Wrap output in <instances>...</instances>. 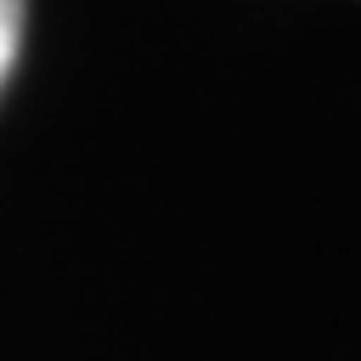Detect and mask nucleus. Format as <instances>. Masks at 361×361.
I'll list each match as a JSON object with an SVG mask.
<instances>
[{
  "instance_id": "obj_1",
  "label": "nucleus",
  "mask_w": 361,
  "mask_h": 361,
  "mask_svg": "<svg viewBox=\"0 0 361 361\" xmlns=\"http://www.w3.org/2000/svg\"><path fill=\"white\" fill-rule=\"evenodd\" d=\"M19 42H24V0H0V90L19 61Z\"/></svg>"
}]
</instances>
